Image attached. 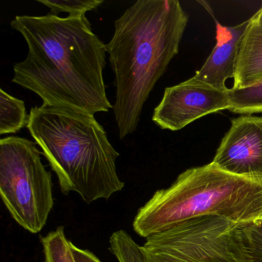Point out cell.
<instances>
[{
    "label": "cell",
    "mask_w": 262,
    "mask_h": 262,
    "mask_svg": "<svg viewBox=\"0 0 262 262\" xmlns=\"http://www.w3.org/2000/svg\"><path fill=\"white\" fill-rule=\"evenodd\" d=\"M11 27L28 46L25 60L13 65V82L46 105L93 116L113 108L103 77L105 45L85 14L16 16Z\"/></svg>",
    "instance_id": "6da1fadb"
},
{
    "label": "cell",
    "mask_w": 262,
    "mask_h": 262,
    "mask_svg": "<svg viewBox=\"0 0 262 262\" xmlns=\"http://www.w3.org/2000/svg\"><path fill=\"white\" fill-rule=\"evenodd\" d=\"M188 22L178 0H139L115 21L105 49L115 74L113 113L121 139L137 129L150 93L179 53Z\"/></svg>",
    "instance_id": "7a4b0ae2"
},
{
    "label": "cell",
    "mask_w": 262,
    "mask_h": 262,
    "mask_svg": "<svg viewBox=\"0 0 262 262\" xmlns=\"http://www.w3.org/2000/svg\"><path fill=\"white\" fill-rule=\"evenodd\" d=\"M27 127L65 195L76 192L91 204L123 189L119 153L93 115L42 104L30 110Z\"/></svg>",
    "instance_id": "3957f363"
},
{
    "label": "cell",
    "mask_w": 262,
    "mask_h": 262,
    "mask_svg": "<svg viewBox=\"0 0 262 262\" xmlns=\"http://www.w3.org/2000/svg\"><path fill=\"white\" fill-rule=\"evenodd\" d=\"M217 216L240 227L262 220V179L227 172L211 162L179 174L138 210L133 227L148 238L185 221Z\"/></svg>",
    "instance_id": "277c9868"
},
{
    "label": "cell",
    "mask_w": 262,
    "mask_h": 262,
    "mask_svg": "<svg viewBox=\"0 0 262 262\" xmlns=\"http://www.w3.org/2000/svg\"><path fill=\"white\" fill-rule=\"evenodd\" d=\"M36 142L8 136L0 140V194L13 220L37 234L54 206L52 174Z\"/></svg>",
    "instance_id": "5b68a950"
},
{
    "label": "cell",
    "mask_w": 262,
    "mask_h": 262,
    "mask_svg": "<svg viewBox=\"0 0 262 262\" xmlns=\"http://www.w3.org/2000/svg\"><path fill=\"white\" fill-rule=\"evenodd\" d=\"M242 227L217 216H203L145 239V262H251Z\"/></svg>",
    "instance_id": "8992f818"
},
{
    "label": "cell",
    "mask_w": 262,
    "mask_h": 262,
    "mask_svg": "<svg viewBox=\"0 0 262 262\" xmlns=\"http://www.w3.org/2000/svg\"><path fill=\"white\" fill-rule=\"evenodd\" d=\"M228 90H220L192 78L164 92L152 121L162 129L179 131L207 115L229 110Z\"/></svg>",
    "instance_id": "52a82bcc"
},
{
    "label": "cell",
    "mask_w": 262,
    "mask_h": 262,
    "mask_svg": "<svg viewBox=\"0 0 262 262\" xmlns=\"http://www.w3.org/2000/svg\"><path fill=\"white\" fill-rule=\"evenodd\" d=\"M211 162L235 176L262 179V117L233 119Z\"/></svg>",
    "instance_id": "ba28073f"
},
{
    "label": "cell",
    "mask_w": 262,
    "mask_h": 262,
    "mask_svg": "<svg viewBox=\"0 0 262 262\" xmlns=\"http://www.w3.org/2000/svg\"><path fill=\"white\" fill-rule=\"evenodd\" d=\"M216 45L192 79L213 88L227 90L225 82L234 78L241 41L248 19L234 27H224L215 19Z\"/></svg>",
    "instance_id": "9c48e42d"
},
{
    "label": "cell",
    "mask_w": 262,
    "mask_h": 262,
    "mask_svg": "<svg viewBox=\"0 0 262 262\" xmlns=\"http://www.w3.org/2000/svg\"><path fill=\"white\" fill-rule=\"evenodd\" d=\"M233 89H243L262 82V24L252 18L241 41Z\"/></svg>",
    "instance_id": "30bf717a"
},
{
    "label": "cell",
    "mask_w": 262,
    "mask_h": 262,
    "mask_svg": "<svg viewBox=\"0 0 262 262\" xmlns=\"http://www.w3.org/2000/svg\"><path fill=\"white\" fill-rule=\"evenodd\" d=\"M30 115L25 102L0 90V134H14L27 126Z\"/></svg>",
    "instance_id": "8fae6325"
},
{
    "label": "cell",
    "mask_w": 262,
    "mask_h": 262,
    "mask_svg": "<svg viewBox=\"0 0 262 262\" xmlns=\"http://www.w3.org/2000/svg\"><path fill=\"white\" fill-rule=\"evenodd\" d=\"M229 111L238 114L262 113V82L243 89L228 90Z\"/></svg>",
    "instance_id": "7c38bea8"
},
{
    "label": "cell",
    "mask_w": 262,
    "mask_h": 262,
    "mask_svg": "<svg viewBox=\"0 0 262 262\" xmlns=\"http://www.w3.org/2000/svg\"><path fill=\"white\" fill-rule=\"evenodd\" d=\"M45 262H75L71 241L66 235L64 226H59L41 237Z\"/></svg>",
    "instance_id": "4fadbf2b"
},
{
    "label": "cell",
    "mask_w": 262,
    "mask_h": 262,
    "mask_svg": "<svg viewBox=\"0 0 262 262\" xmlns=\"http://www.w3.org/2000/svg\"><path fill=\"white\" fill-rule=\"evenodd\" d=\"M110 251L118 262H145L142 246L125 230L114 231L110 236Z\"/></svg>",
    "instance_id": "5bb4252c"
},
{
    "label": "cell",
    "mask_w": 262,
    "mask_h": 262,
    "mask_svg": "<svg viewBox=\"0 0 262 262\" xmlns=\"http://www.w3.org/2000/svg\"><path fill=\"white\" fill-rule=\"evenodd\" d=\"M37 2L50 9V14L59 16L60 13L69 16L85 14L97 9L103 0H37Z\"/></svg>",
    "instance_id": "9a60e30c"
},
{
    "label": "cell",
    "mask_w": 262,
    "mask_h": 262,
    "mask_svg": "<svg viewBox=\"0 0 262 262\" xmlns=\"http://www.w3.org/2000/svg\"><path fill=\"white\" fill-rule=\"evenodd\" d=\"M251 262H262V220L240 228Z\"/></svg>",
    "instance_id": "2e32d148"
},
{
    "label": "cell",
    "mask_w": 262,
    "mask_h": 262,
    "mask_svg": "<svg viewBox=\"0 0 262 262\" xmlns=\"http://www.w3.org/2000/svg\"><path fill=\"white\" fill-rule=\"evenodd\" d=\"M71 249L75 262H102L96 254L87 249H82L71 242Z\"/></svg>",
    "instance_id": "e0dca14e"
},
{
    "label": "cell",
    "mask_w": 262,
    "mask_h": 262,
    "mask_svg": "<svg viewBox=\"0 0 262 262\" xmlns=\"http://www.w3.org/2000/svg\"><path fill=\"white\" fill-rule=\"evenodd\" d=\"M253 19L255 22L258 23V24H262V7H260V10L252 16Z\"/></svg>",
    "instance_id": "ac0fdd59"
}]
</instances>
